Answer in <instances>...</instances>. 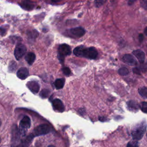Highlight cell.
Masks as SVG:
<instances>
[{
    "instance_id": "2",
    "label": "cell",
    "mask_w": 147,
    "mask_h": 147,
    "mask_svg": "<svg viewBox=\"0 0 147 147\" xmlns=\"http://www.w3.org/2000/svg\"><path fill=\"white\" fill-rule=\"evenodd\" d=\"M146 129V122L145 121H142L137 124L131 131V135L134 140H139L141 139L145 134Z\"/></svg>"
},
{
    "instance_id": "21",
    "label": "cell",
    "mask_w": 147,
    "mask_h": 147,
    "mask_svg": "<svg viewBox=\"0 0 147 147\" xmlns=\"http://www.w3.org/2000/svg\"><path fill=\"white\" fill-rule=\"evenodd\" d=\"M62 71L63 72V74L65 75V76H69L71 75V70L68 67H64L62 68Z\"/></svg>"
},
{
    "instance_id": "14",
    "label": "cell",
    "mask_w": 147,
    "mask_h": 147,
    "mask_svg": "<svg viewBox=\"0 0 147 147\" xmlns=\"http://www.w3.org/2000/svg\"><path fill=\"white\" fill-rule=\"evenodd\" d=\"M128 108L132 111H137L139 109V105L138 103L134 100H130L127 103Z\"/></svg>"
},
{
    "instance_id": "27",
    "label": "cell",
    "mask_w": 147,
    "mask_h": 147,
    "mask_svg": "<svg viewBox=\"0 0 147 147\" xmlns=\"http://www.w3.org/2000/svg\"><path fill=\"white\" fill-rule=\"evenodd\" d=\"M138 39L140 42H142L144 40V36L142 34H139V37H138Z\"/></svg>"
},
{
    "instance_id": "3",
    "label": "cell",
    "mask_w": 147,
    "mask_h": 147,
    "mask_svg": "<svg viewBox=\"0 0 147 147\" xmlns=\"http://www.w3.org/2000/svg\"><path fill=\"white\" fill-rule=\"evenodd\" d=\"M71 53V48L69 45L66 44H63L59 45L58 48V58L60 63H63L65 56L69 55Z\"/></svg>"
},
{
    "instance_id": "23",
    "label": "cell",
    "mask_w": 147,
    "mask_h": 147,
    "mask_svg": "<svg viewBox=\"0 0 147 147\" xmlns=\"http://www.w3.org/2000/svg\"><path fill=\"white\" fill-rule=\"evenodd\" d=\"M16 63L14 61H11L9 64V71L10 72L14 71L16 69Z\"/></svg>"
},
{
    "instance_id": "19",
    "label": "cell",
    "mask_w": 147,
    "mask_h": 147,
    "mask_svg": "<svg viewBox=\"0 0 147 147\" xmlns=\"http://www.w3.org/2000/svg\"><path fill=\"white\" fill-rule=\"evenodd\" d=\"M50 93V91L48 89H43L41 90V91L40 93V95L42 98H47Z\"/></svg>"
},
{
    "instance_id": "5",
    "label": "cell",
    "mask_w": 147,
    "mask_h": 147,
    "mask_svg": "<svg viewBox=\"0 0 147 147\" xmlns=\"http://www.w3.org/2000/svg\"><path fill=\"white\" fill-rule=\"evenodd\" d=\"M50 131V127L47 124H41L37 126L33 130V135L39 136L46 134Z\"/></svg>"
},
{
    "instance_id": "20",
    "label": "cell",
    "mask_w": 147,
    "mask_h": 147,
    "mask_svg": "<svg viewBox=\"0 0 147 147\" xmlns=\"http://www.w3.org/2000/svg\"><path fill=\"white\" fill-rule=\"evenodd\" d=\"M139 146V143L137 140H133L130 142L127 145L126 147H138Z\"/></svg>"
},
{
    "instance_id": "28",
    "label": "cell",
    "mask_w": 147,
    "mask_h": 147,
    "mask_svg": "<svg viewBox=\"0 0 147 147\" xmlns=\"http://www.w3.org/2000/svg\"><path fill=\"white\" fill-rule=\"evenodd\" d=\"M144 33H145V34L147 36V26L145 28V29L144 30Z\"/></svg>"
},
{
    "instance_id": "18",
    "label": "cell",
    "mask_w": 147,
    "mask_h": 147,
    "mask_svg": "<svg viewBox=\"0 0 147 147\" xmlns=\"http://www.w3.org/2000/svg\"><path fill=\"white\" fill-rule=\"evenodd\" d=\"M129 71L128 69L125 67L120 68L118 70V74L122 76H125V75H127L129 74Z\"/></svg>"
},
{
    "instance_id": "4",
    "label": "cell",
    "mask_w": 147,
    "mask_h": 147,
    "mask_svg": "<svg viewBox=\"0 0 147 147\" xmlns=\"http://www.w3.org/2000/svg\"><path fill=\"white\" fill-rule=\"evenodd\" d=\"M30 119L28 116H25L21 120L19 125L18 130L20 134L22 136H24L28 130V129L30 127Z\"/></svg>"
},
{
    "instance_id": "17",
    "label": "cell",
    "mask_w": 147,
    "mask_h": 147,
    "mask_svg": "<svg viewBox=\"0 0 147 147\" xmlns=\"http://www.w3.org/2000/svg\"><path fill=\"white\" fill-rule=\"evenodd\" d=\"M138 92L142 98L147 99V88L146 87H142L138 89Z\"/></svg>"
},
{
    "instance_id": "15",
    "label": "cell",
    "mask_w": 147,
    "mask_h": 147,
    "mask_svg": "<svg viewBox=\"0 0 147 147\" xmlns=\"http://www.w3.org/2000/svg\"><path fill=\"white\" fill-rule=\"evenodd\" d=\"M20 5L25 10H31L34 7V5L29 1H22Z\"/></svg>"
},
{
    "instance_id": "8",
    "label": "cell",
    "mask_w": 147,
    "mask_h": 147,
    "mask_svg": "<svg viewBox=\"0 0 147 147\" xmlns=\"http://www.w3.org/2000/svg\"><path fill=\"white\" fill-rule=\"evenodd\" d=\"M52 106L55 110L62 112L64 110V106L61 100L59 99H55L52 101Z\"/></svg>"
},
{
    "instance_id": "9",
    "label": "cell",
    "mask_w": 147,
    "mask_h": 147,
    "mask_svg": "<svg viewBox=\"0 0 147 147\" xmlns=\"http://www.w3.org/2000/svg\"><path fill=\"white\" fill-rule=\"evenodd\" d=\"M122 61L129 65H136L137 64V61L134 57L130 55V54H126L123 57H122Z\"/></svg>"
},
{
    "instance_id": "29",
    "label": "cell",
    "mask_w": 147,
    "mask_h": 147,
    "mask_svg": "<svg viewBox=\"0 0 147 147\" xmlns=\"http://www.w3.org/2000/svg\"><path fill=\"white\" fill-rule=\"evenodd\" d=\"M134 1H129L128 2V3H129V5H131L133 3H134Z\"/></svg>"
},
{
    "instance_id": "22",
    "label": "cell",
    "mask_w": 147,
    "mask_h": 147,
    "mask_svg": "<svg viewBox=\"0 0 147 147\" xmlns=\"http://www.w3.org/2000/svg\"><path fill=\"white\" fill-rule=\"evenodd\" d=\"M141 110L145 113H147V102H143L141 103Z\"/></svg>"
},
{
    "instance_id": "11",
    "label": "cell",
    "mask_w": 147,
    "mask_h": 147,
    "mask_svg": "<svg viewBox=\"0 0 147 147\" xmlns=\"http://www.w3.org/2000/svg\"><path fill=\"white\" fill-rule=\"evenodd\" d=\"M29 75V71L26 67L20 68L17 72V76L20 79H25Z\"/></svg>"
},
{
    "instance_id": "16",
    "label": "cell",
    "mask_w": 147,
    "mask_h": 147,
    "mask_svg": "<svg viewBox=\"0 0 147 147\" xmlns=\"http://www.w3.org/2000/svg\"><path fill=\"white\" fill-rule=\"evenodd\" d=\"M54 85L57 90L62 88L64 85V79L63 78L56 79L54 83Z\"/></svg>"
},
{
    "instance_id": "24",
    "label": "cell",
    "mask_w": 147,
    "mask_h": 147,
    "mask_svg": "<svg viewBox=\"0 0 147 147\" xmlns=\"http://www.w3.org/2000/svg\"><path fill=\"white\" fill-rule=\"evenodd\" d=\"M140 5L141 6L145 9L147 10V0H142L140 1Z\"/></svg>"
},
{
    "instance_id": "13",
    "label": "cell",
    "mask_w": 147,
    "mask_h": 147,
    "mask_svg": "<svg viewBox=\"0 0 147 147\" xmlns=\"http://www.w3.org/2000/svg\"><path fill=\"white\" fill-rule=\"evenodd\" d=\"M25 59L29 65H32L36 59V55L33 52H29L26 55Z\"/></svg>"
},
{
    "instance_id": "6",
    "label": "cell",
    "mask_w": 147,
    "mask_h": 147,
    "mask_svg": "<svg viewBox=\"0 0 147 147\" xmlns=\"http://www.w3.org/2000/svg\"><path fill=\"white\" fill-rule=\"evenodd\" d=\"M26 52V47L22 44H18L15 48L14 49V56L17 60H19L22 57L25 55Z\"/></svg>"
},
{
    "instance_id": "25",
    "label": "cell",
    "mask_w": 147,
    "mask_h": 147,
    "mask_svg": "<svg viewBox=\"0 0 147 147\" xmlns=\"http://www.w3.org/2000/svg\"><path fill=\"white\" fill-rule=\"evenodd\" d=\"M105 2L103 1H95V5L96 7H99Z\"/></svg>"
},
{
    "instance_id": "30",
    "label": "cell",
    "mask_w": 147,
    "mask_h": 147,
    "mask_svg": "<svg viewBox=\"0 0 147 147\" xmlns=\"http://www.w3.org/2000/svg\"><path fill=\"white\" fill-rule=\"evenodd\" d=\"M48 147H55V146H54L53 145H49Z\"/></svg>"
},
{
    "instance_id": "12",
    "label": "cell",
    "mask_w": 147,
    "mask_h": 147,
    "mask_svg": "<svg viewBox=\"0 0 147 147\" xmlns=\"http://www.w3.org/2000/svg\"><path fill=\"white\" fill-rule=\"evenodd\" d=\"M133 53L136 57V58L138 59V61L140 63L142 64L144 63L145 59V55L142 51L140 49L135 50L133 52Z\"/></svg>"
},
{
    "instance_id": "7",
    "label": "cell",
    "mask_w": 147,
    "mask_h": 147,
    "mask_svg": "<svg viewBox=\"0 0 147 147\" xmlns=\"http://www.w3.org/2000/svg\"><path fill=\"white\" fill-rule=\"evenodd\" d=\"M69 34L74 37H80L85 33V30L82 27H76L68 30Z\"/></svg>"
},
{
    "instance_id": "1",
    "label": "cell",
    "mask_w": 147,
    "mask_h": 147,
    "mask_svg": "<svg viewBox=\"0 0 147 147\" xmlns=\"http://www.w3.org/2000/svg\"><path fill=\"white\" fill-rule=\"evenodd\" d=\"M74 53L78 57H83L90 59H95L98 56V51L94 47H84L80 45L74 49Z\"/></svg>"
},
{
    "instance_id": "10",
    "label": "cell",
    "mask_w": 147,
    "mask_h": 147,
    "mask_svg": "<svg viewBox=\"0 0 147 147\" xmlns=\"http://www.w3.org/2000/svg\"><path fill=\"white\" fill-rule=\"evenodd\" d=\"M28 88L33 93L36 94L39 91L40 85L36 81H30L27 83Z\"/></svg>"
},
{
    "instance_id": "26",
    "label": "cell",
    "mask_w": 147,
    "mask_h": 147,
    "mask_svg": "<svg viewBox=\"0 0 147 147\" xmlns=\"http://www.w3.org/2000/svg\"><path fill=\"white\" fill-rule=\"evenodd\" d=\"M133 72L136 74V75H140V69H138V68H133Z\"/></svg>"
},
{
    "instance_id": "31",
    "label": "cell",
    "mask_w": 147,
    "mask_h": 147,
    "mask_svg": "<svg viewBox=\"0 0 147 147\" xmlns=\"http://www.w3.org/2000/svg\"><path fill=\"white\" fill-rule=\"evenodd\" d=\"M146 136H147V134H146Z\"/></svg>"
}]
</instances>
